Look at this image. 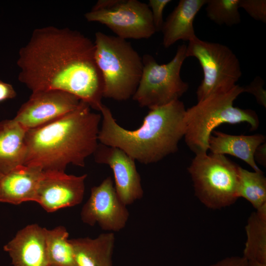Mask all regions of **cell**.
Segmentation results:
<instances>
[{"mask_svg": "<svg viewBox=\"0 0 266 266\" xmlns=\"http://www.w3.org/2000/svg\"><path fill=\"white\" fill-rule=\"evenodd\" d=\"M171 1L170 0H149V7L156 32L162 31L164 23L163 11L166 6Z\"/></svg>", "mask_w": 266, "mask_h": 266, "instance_id": "cell-25", "label": "cell"}, {"mask_svg": "<svg viewBox=\"0 0 266 266\" xmlns=\"http://www.w3.org/2000/svg\"><path fill=\"white\" fill-rule=\"evenodd\" d=\"M81 100L73 110L42 126L28 130L24 165L43 171H65L70 164L83 167L99 145L101 116Z\"/></svg>", "mask_w": 266, "mask_h": 266, "instance_id": "cell-2", "label": "cell"}, {"mask_svg": "<svg viewBox=\"0 0 266 266\" xmlns=\"http://www.w3.org/2000/svg\"><path fill=\"white\" fill-rule=\"evenodd\" d=\"M46 231L37 224L29 225L4 246L14 266H49Z\"/></svg>", "mask_w": 266, "mask_h": 266, "instance_id": "cell-14", "label": "cell"}, {"mask_svg": "<svg viewBox=\"0 0 266 266\" xmlns=\"http://www.w3.org/2000/svg\"><path fill=\"white\" fill-rule=\"evenodd\" d=\"M239 2V0H207L206 15L219 25H237L241 22Z\"/></svg>", "mask_w": 266, "mask_h": 266, "instance_id": "cell-23", "label": "cell"}, {"mask_svg": "<svg viewBox=\"0 0 266 266\" xmlns=\"http://www.w3.org/2000/svg\"><path fill=\"white\" fill-rule=\"evenodd\" d=\"M93 155L96 162L112 169L117 194L126 206L142 198L141 179L134 159L118 148L100 143Z\"/></svg>", "mask_w": 266, "mask_h": 266, "instance_id": "cell-13", "label": "cell"}, {"mask_svg": "<svg viewBox=\"0 0 266 266\" xmlns=\"http://www.w3.org/2000/svg\"><path fill=\"white\" fill-rule=\"evenodd\" d=\"M254 158L255 162L266 167V142L259 145L256 149Z\"/></svg>", "mask_w": 266, "mask_h": 266, "instance_id": "cell-29", "label": "cell"}, {"mask_svg": "<svg viewBox=\"0 0 266 266\" xmlns=\"http://www.w3.org/2000/svg\"><path fill=\"white\" fill-rule=\"evenodd\" d=\"M207 0H180L164 22L163 45L167 48L177 41H191L197 37L193 23Z\"/></svg>", "mask_w": 266, "mask_h": 266, "instance_id": "cell-16", "label": "cell"}, {"mask_svg": "<svg viewBox=\"0 0 266 266\" xmlns=\"http://www.w3.org/2000/svg\"><path fill=\"white\" fill-rule=\"evenodd\" d=\"M80 215L84 223L90 226L98 224L101 229L109 232H119L125 228L129 212L117 195L111 177L92 188Z\"/></svg>", "mask_w": 266, "mask_h": 266, "instance_id": "cell-10", "label": "cell"}, {"mask_svg": "<svg viewBox=\"0 0 266 266\" xmlns=\"http://www.w3.org/2000/svg\"><path fill=\"white\" fill-rule=\"evenodd\" d=\"M239 167L223 155H196L188 168L195 196L211 209H221L233 205L239 198Z\"/></svg>", "mask_w": 266, "mask_h": 266, "instance_id": "cell-6", "label": "cell"}, {"mask_svg": "<svg viewBox=\"0 0 266 266\" xmlns=\"http://www.w3.org/2000/svg\"><path fill=\"white\" fill-rule=\"evenodd\" d=\"M43 171L25 165L0 175V202L19 204L35 201Z\"/></svg>", "mask_w": 266, "mask_h": 266, "instance_id": "cell-15", "label": "cell"}, {"mask_svg": "<svg viewBox=\"0 0 266 266\" xmlns=\"http://www.w3.org/2000/svg\"><path fill=\"white\" fill-rule=\"evenodd\" d=\"M239 7L254 19L266 23V0H239Z\"/></svg>", "mask_w": 266, "mask_h": 266, "instance_id": "cell-24", "label": "cell"}, {"mask_svg": "<svg viewBox=\"0 0 266 266\" xmlns=\"http://www.w3.org/2000/svg\"><path fill=\"white\" fill-rule=\"evenodd\" d=\"M208 139V150L211 153L229 154L245 162L255 171L261 170L255 161L254 155L257 148L266 141L262 134L250 135H232L213 131Z\"/></svg>", "mask_w": 266, "mask_h": 266, "instance_id": "cell-17", "label": "cell"}, {"mask_svg": "<svg viewBox=\"0 0 266 266\" xmlns=\"http://www.w3.org/2000/svg\"><path fill=\"white\" fill-rule=\"evenodd\" d=\"M186 110L179 100L150 108L141 126L130 130L119 125L110 109L103 104L100 110L99 141L121 149L140 163L158 162L178 150L186 132Z\"/></svg>", "mask_w": 266, "mask_h": 266, "instance_id": "cell-3", "label": "cell"}, {"mask_svg": "<svg viewBox=\"0 0 266 266\" xmlns=\"http://www.w3.org/2000/svg\"><path fill=\"white\" fill-rule=\"evenodd\" d=\"M237 193L239 198L245 199L256 210L266 204V178L263 172L250 171L240 166Z\"/></svg>", "mask_w": 266, "mask_h": 266, "instance_id": "cell-22", "label": "cell"}, {"mask_svg": "<svg viewBox=\"0 0 266 266\" xmlns=\"http://www.w3.org/2000/svg\"><path fill=\"white\" fill-rule=\"evenodd\" d=\"M187 45H179L173 59L159 64L151 55L142 58L141 78L133 99L142 107L149 109L165 105L179 99L188 91L189 84L181 77L180 71L187 57Z\"/></svg>", "mask_w": 266, "mask_h": 266, "instance_id": "cell-7", "label": "cell"}, {"mask_svg": "<svg viewBox=\"0 0 266 266\" xmlns=\"http://www.w3.org/2000/svg\"><path fill=\"white\" fill-rule=\"evenodd\" d=\"M264 81L260 76H256L248 85L242 87L243 92L252 94L257 103L266 108V92L264 88Z\"/></svg>", "mask_w": 266, "mask_h": 266, "instance_id": "cell-26", "label": "cell"}, {"mask_svg": "<svg viewBox=\"0 0 266 266\" xmlns=\"http://www.w3.org/2000/svg\"><path fill=\"white\" fill-rule=\"evenodd\" d=\"M88 22L105 25L122 39H147L156 32L148 4L137 0H119L112 7L84 14Z\"/></svg>", "mask_w": 266, "mask_h": 266, "instance_id": "cell-9", "label": "cell"}, {"mask_svg": "<svg viewBox=\"0 0 266 266\" xmlns=\"http://www.w3.org/2000/svg\"><path fill=\"white\" fill-rule=\"evenodd\" d=\"M78 266H112V256L115 245L112 232L90 237L69 239Z\"/></svg>", "mask_w": 266, "mask_h": 266, "instance_id": "cell-19", "label": "cell"}, {"mask_svg": "<svg viewBox=\"0 0 266 266\" xmlns=\"http://www.w3.org/2000/svg\"><path fill=\"white\" fill-rule=\"evenodd\" d=\"M87 176L86 174L76 176L65 171H43L35 201L48 212L78 205L83 199Z\"/></svg>", "mask_w": 266, "mask_h": 266, "instance_id": "cell-12", "label": "cell"}, {"mask_svg": "<svg viewBox=\"0 0 266 266\" xmlns=\"http://www.w3.org/2000/svg\"><path fill=\"white\" fill-rule=\"evenodd\" d=\"M27 131L14 119L0 122V175L24 165Z\"/></svg>", "mask_w": 266, "mask_h": 266, "instance_id": "cell-18", "label": "cell"}, {"mask_svg": "<svg viewBox=\"0 0 266 266\" xmlns=\"http://www.w3.org/2000/svg\"><path fill=\"white\" fill-rule=\"evenodd\" d=\"M16 95V92L11 84L0 79V102L13 99Z\"/></svg>", "mask_w": 266, "mask_h": 266, "instance_id": "cell-28", "label": "cell"}, {"mask_svg": "<svg viewBox=\"0 0 266 266\" xmlns=\"http://www.w3.org/2000/svg\"><path fill=\"white\" fill-rule=\"evenodd\" d=\"M247 261L243 256H230L224 258L210 266H247Z\"/></svg>", "mask_w": 266, "mask_h": 266, "instance_id": "cell-27", "label": "cell"}, {"mask_svg": "<svg viewBox=\"0 0 266 266\" xmlns=\"http://www.w3.org/2000/svg\"><path fill=\"white\" fill-rule=\"evenodd\" d=\"M96 63L103 81V98L124 101L132 98L143 69L142 58L126 40L95 33Z\"/></svg>", "mask_w": 266, "mask_h": 266, "instance_id": "cell-5", "label": "cell"}, {"mask_svg": "<svg viewBox=\"0 0 266 266\" xmlns=\"http://www.w3.org/2000/svg\"><path fill=\"white\" fill-rule=\"evenodd\" d=\"M245 228L246 240L242 256L247 261L266 264V220L256 211L252 212Z\"/></svg>", "mask_w": 266, "mask_h": 266, "instance_id": "cell-21", "label": "cell"}, {"mask_svg": "<svg viewBox=\"0 0 266 266\" xmlns=\"http://www.w3.org/2000/svg\"><path fill=\"white\" fill-rule=\"evenodd\" d=\"M68 233L63 226L46 229L47 251L49 266H78Z\"/></svg>", "mask_w": 266, "mask_h": 266, "instance_id": "cell-20", "label": "cell"}, {"mask_svg": "<svg viewBox=\"0 0 266 266\" xmlns=\"http://www.w3.org/2000/svg\"><path fill=\"white\" fill-rule=\"evenodd\" d=\"M186 55L196 58L203 71V79L196 91L198 101L211 94L231 90L242 75L237 57L226 45L197 36L189 41Z\"/></svg>", "mask_w": 266, "mask_h": 266, "instance_id": "cell-8", "label": "cell"}, {"mask_svg": "<svg viewBox=\"0 0 266 266\" xmlns=\"http://www.w3.org/2000/svg\"><path fill=\"white\" fill-rule=\"evenodd\" d=\"M81 100L59 90L32 92L13 118L28 130L50 123L75 109Z\"/></svg>", "mask_w": 266, "mask_h": 266, "instance_id": "cell-11", "label": "cell"}, {"mask_svg": "<svg viewBox=\"0 0 266 266\" xmlns=\"http://www.w3.org/2000/svg\"><path fill=\"white\" fill-rule=\"evenodd\" d=\"M247 266H266V264L256 261H247Z\"/></svg>", "mask_w": 266, "mask_h": 266, "instance_id": "cell-30", "label": "cell"}, {"mask_svg": "<svg viewBox=\"0 0 266 266\" xmlns=\"http://www.w3.org/2000/svg\"><path fill=\"white\" fill-rule=\"evenodd\" d=\"M94 42L80 32L48 26L34 29L19 51V81L32 92L59 90L100 111L103 81Z\"/></svg>", "mask_w": 266, "mask_h": 266, "instance_id": "cell-1", "label": "cell"}, {"mask_svg": "<svg viewBox=\"0 0 266 266\" xmlns=\"http://www.w3.org/2000/svg\"><path fill=\"white\" fill-rule=\"evenodd\" d=\"M243 87L236 85L227 91L210 95L186 110L185 141L196 155L207 153L208 139L214 129L223 123L246 122L250 130H256L260 122L256 112L251 109L233 106Z\"/></svg>", "mask_w": 266, "mask_h": 266, "instance_id": "cell-4", "label": "cell"}]
</instances>
